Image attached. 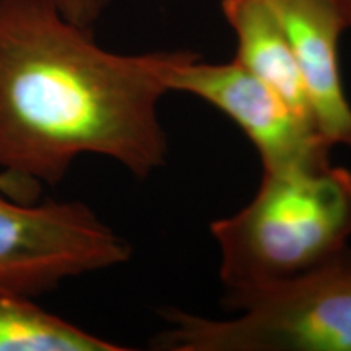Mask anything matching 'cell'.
<instances>
[{"label": "cell", "mask_w": 351, "mask_h": 351, "mask_svg": "<svg viewBox=\"0 0 351 351\" xmlns=\"http://www.w3.org/2000/svg\"><path fill=\"white\" fill-rule=\"evenodd\" d=\"M191 51L117 54L51 0H0V169L56 186L82 155L137 179L166 163L160 103Z\"/></svg>", "instance_id": "obj_1"}, {"label": "cell", "mask_w": 351, "mask_h": 351, "mask_svg": "<svg viewBox=\"0 0 351 351\" xmlns=\"http://www.w3.org/2000/svg\"><path fill=\"white\" fill-rule=\"evenodd\" d=\"M223 304L239 311L348 251L351 173L340 166L262 171L245 207L215 219Z\"/></svg>", "instance_id": "obj_2"}, {"label": "cell", "mask_w": 351, "mask_h": 351, "mask_svg": "<svg viewBox=\"0 0 351 351\" xmlns=\"http://www.w3.org/2000/svg\"><path fill=\"white\" fill-rule=\"evenodd\" d=\"M156 351H351V251L271 289L231 319L168 309Z\"/></svg>", "instance_id": "obj_3"}, {"label": "cell", "mask_w": 351, "mask_h": 351, "mask_svg": "<svg viewBox=\"0 0 351 351\" xmlns=\"http://www.w3.org/2000/svg\"><path fill=\"white\" fill-rule=\"evenodd\" d=\"M41 184L0 173V288L34 298L129 262L132 247L82 202L34 204Z\"/></svg>", "instance_id": "obj_4"}, {"label": "cell", "mask_w": 351, "mask_h": 351, "mask_svg": "<svg viewBox=\"0 0 351 351\" xmlns=\"http://www.w3.org/2000/svg\"><path fill=\"white\" fill-rule=\"evenodd\" d=\"M169 91L195 96L243 130L258 153L262 171L313 169L330 165L333 145L314 122L238 60L204 62L191 52L169 72Z\"/></svg>", "instance_id": "obj_5"}, {"label": "cell", "mask_w": 351, "mask_h": 351, "mask_svg": "<svg viewBox=\"0 0 351 351\" xmlns=\"http://www.w3.org/2000/svg\"><path fill=\"white\" fill-rule=\"evenodd\" d=\"M274 13L304 77L322 135L351 148V104L340 73L339 44L346 25L333 0H263Z\"/></svg>", "instance_id": "obj_6"}, {"label": "cell", "mask_w": 351, "mask_h": 351, "mask_svg": "<svg viewBox=\"0 0 351 351\" xmlns=\"http://www.w3.org/2000/svg\"><path fill=\"white\" fill-rule=\"evenodd\" d=\"M221 12L236 39L234 59L317 125L296 57L265 2L221 0Z\"/></svg>", "instance_id": "obj_7"}, {"label": "cell", "mask_w": 351, "mask_h": 351, "mask_svg": "<svg viewBox=\"0 0 351 351\" xmlns=\"http://www.w3.org/2000/svg\"><path fill=\"white\" fill-rule=\"evenodd\" d=\"M34 304L32 298L0 288V351H125Z\"/></svg>", "instance_id": "obj_8"}, {"label": "cell", "mask_w": 351, "mask_h": 351, "mask_svg": "<svg viewBox=\"0 0 351 351\" xmlns=\"http://www.w3.org/2000/svg\"><path fill=\"white\" fill-rule=\"evenodd\" d=\"M51 2L64 19L82 28L93 29L114 0H51Z\"/></svg>", "instance_id": "obj_9"}, {"label": "cell", "mask_w": 351, "mask_h": 351, "mask_svg": "<svg viewBox=\"0 0 351 351\" xmlns=\"http://www.w3.org/2000/svg\"><path fill=\"white\" fill-rule=\"evenodd\" d=\"M337 8H339L341 19H343L346 29H351V0H333Z\"/></svg>", "instance_id": "obj_10"}]
</instances>
